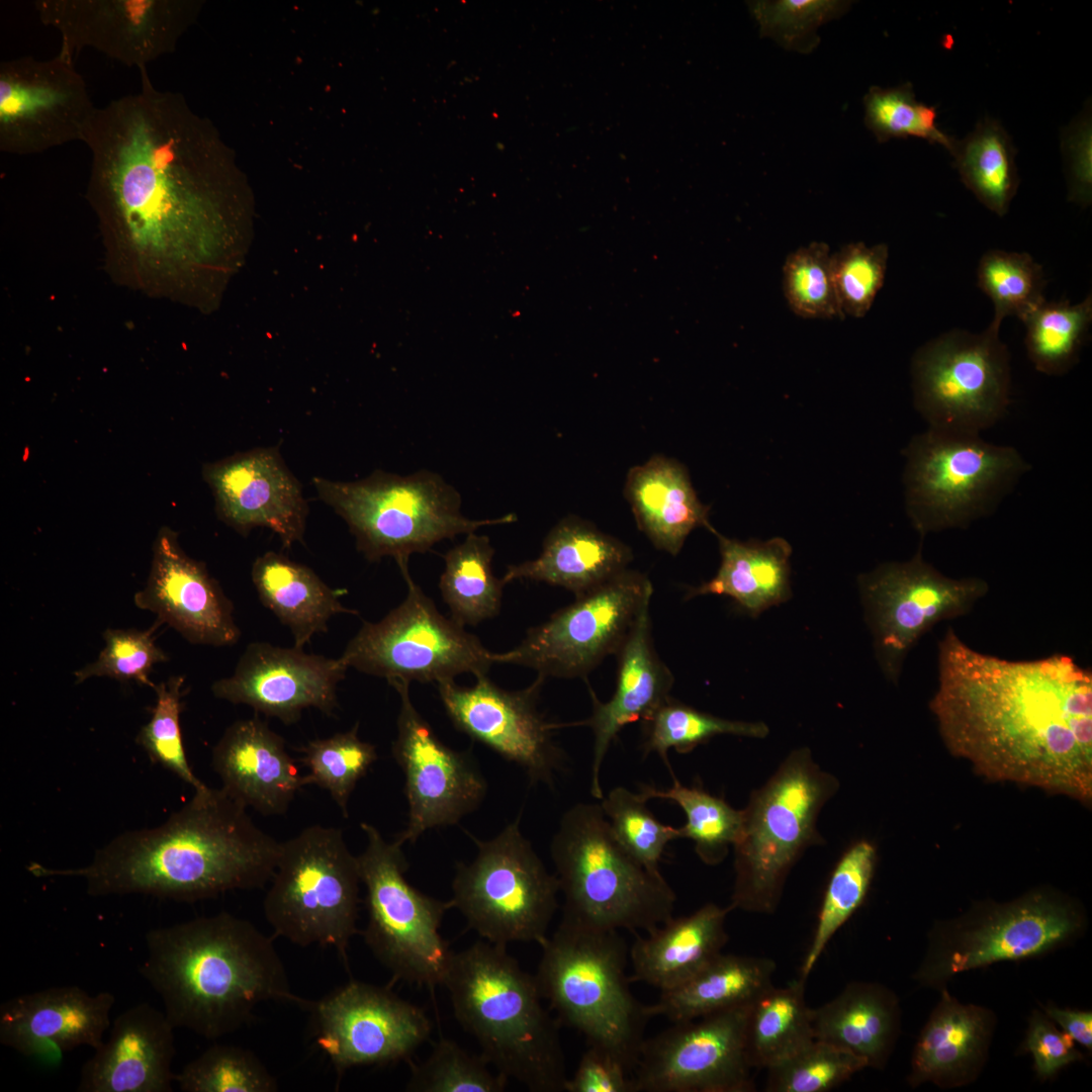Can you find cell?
I'll return each instance as SVG.
<instances>
[{
	"mask_svg": "<svg viewBox=\"0 0 1092 1092\" xmlns=\"http://www.w3.org/2000/svg\"><path fill=\"white\" fill-rule=\"evenodd\" d=\"M977 282L994 304L990 325L999 330L1006 316L1023 321L1045 300L1043 271L1026 253L988 251L979 262Z\"/></svg>",
	"mask_w": 1092,
	"mask_h": 1092,
	"instance_id": "48",
	"label": "cell"
},
{
	"mask_svg": "<svg viewBox=\"0 0 1092 1092\" xmlns=\"http://www.w3.org/2000/svg\"><path fill=\"white\" fill-rule=\"evenodd\" d=\"M954 158L965 186L987 208L1003 216L1016 194V149L1002 124L991 117L981 119L966 138L956 141Z\"/></svg>",
	"mask_w": 1092,
	"mask_h": 1092,
	"instance_id": "41",
	"label": "cell"
},
{
	"mask_svg": "<svg viewBox=\"0 0 1092 1092\" xmlns=\"http://www.w3.org/2000/svg\"><path fill=\"white\" fill-rule=\"evenodd\" d=\"M360 827L367 839L357 856L366 889L365 943L394 980L443 985L454 953L440 933L450 901L428 896L406 881L408 863L400 842L386 841L370 823Z\"/></svg>",
	"mask_w": 1092,
	"mask_h": 1092,
	"instance_id": "12",
	"label": "cell"
},
{
	"mask_svg": "<svg viewBox=\"0 0 1092 1092\" xmlns=\"http://www.w3.org/2000/svg\"><path fill=\"white\" fill-rule=\"evenodd\" d=\"M1083 928L1082 915L1069 903L1033 892L934 926L913 978L924 987L941 990L964 972L1056 950L1072 942Z\"/></svg>",
	"mask_w": 1092,
	"mask_h": 1092,
	"instance_id": "14",
	"label": "cell"
},
{
	"mask_svg": "<svg viewBox=\"0 0 1092 1092\" xmlns=\"http://www.w3.org/2000/svg\"><path fill=\"white\" fill-rule=\"evenodd\" d=\"M762 36L792 51L809 53L819 43L816 29L838 17L850 2L835 0H777L749 2Z\"/></svg>",
	"mask_w": 1092,
	"mask_h": 1092,
	"instance_id": "57",
	"label": "cell"
},
{
	"mask_svg": "<svg viewBox=\"0 0 1092 1092\" xmlns=\"http://www.w3.org/2000/svg\"><path fill=\"white\" fill-rule=\"evenodd\" d=\"M814 1038L863 1059L868 1068L883 1069L900 1033L901 1011L896 995L883 985L851 982L833 999L812 1008Z\"/></svg>",
	"mask_w": 1092,
	"mask_h": 1092,
	"instance_id": "36",
	"label": "cell"
},
{
	"mask_svg": "<svg viewBox=\"0 0 1092 1092\" xmlns=\"http://www.w3.org/2000/svg\"><path fill=\"white\" fill-rule=\"evenodd\" d=\"M183 1092H275V1077L255 1054L238 1045L216 1043L175 1074Z\"/></svg>",
	"mask_w": 1092,
	"mask_h": 1092,
	"instance_id": "49",
	"label": "cell"
},
{
	"mask_svg": "<svg viewBox=\"0 0 1092 1092\" xmlns=\"http://www.w3.org/2000/svg\"><path fill=\"white\" fill-rule=\"evenodd\" d=\"M672 779V786L666 790L643 786L639 794L646 801L663 799L676 803L686 814V824L678 828L680 838L694 841L696 853L706 864L720 863L740 836L742 810L732 808L723 798L701 787H687L674 776Z\"/></svg>",
	"mask_w": 1092,
	"mask_h": 1092,
	"instance_id": "44",
	"label": "cell"
},
{
	"mask_svg": "<svg viewBox=\"0 0 1092 1092\" xmlns=\"http://www.w3.org/2000/svg\"><path fill=\"white\" fill-rule=\"evenodd\" d=\"M877 860L869 841H857L844 851L829 878L816 928L801 967L806 980L835 933L860 907L869 892Z\"/></svg>",
	"mask_w": 1092,
	"mask_h": 1092,
	"instance_id": "45",
	"label": "cell"
},
{
	"mask_svg": "<svg viewBox=\"0 0 1092 1092\" xmlns=\"http://www.w3.org/2000/svg\"><path fill=\"white\" fill-rule=\"evenodd\" d=\"M630 548L574 516L563 518L547 534L540 555L509 565L505 584L528 579L561 586L581 596L627 569Z\"/></svg>",
	"mask_w": 1092,
	"mask_h": 1092,
	"instance_id": "33",
	"label": "cell"
},
{
	"mask_svg": "<svg viewBox=\"0 0 1092 1092\" xmlns=\"http://www.w3.org/2000/svg\"><path fill=\"white\" fill-rule=\"evenodd\" d=\"M544 677L528 688L507 691L476 677L471 687L454 680L437 684L444 709L454 726L500 756L520 765L531 784L553 785L565 754L552 738L557 724L547 722L537 708Z\"/></svg>",
	"mask_w": 1092,
	"mask_h": 1092,
	"instance_id": "23",
	"label": "cell"
},
{
	"mask_svg": "<svg viewBox=\"0 0 1092 1092\" xmlns=\"http://www.w3.org/2000/svg\"><path fill=\"white\" fill-rule=\"evenodd\" d=\"M493 554L489 538L472 532L444 555L439 588L450 617L462 626L499 613L505 583L492 571Z\"/></svg>",
	"mask_w": 1092,
	"mask_h": 1092,
	"instance_id": "42",
	"label": "cell"
},
{
	"mask_svg": "<svg viewBox=\"0 0 1092 1092\" xmlns=\"http://www.w3.org/2000/svg\"><path fill=\"white\" fill-rule=\"evenodd\" d=\"M995 1026L991 1009L963 1004L942 988L914 1045L909 1085L932 1083L952 1089L976 1081L988 1059Z\"/></svg>",
	"mask_w": 1092,
	"mask_h": 1092,
	"instance_id": "32",
	"label": "cell"
},
{
	"mask_svg": "<svg viewBox=\"0 0 1092 1092\" xmlns=\"http://www.w3.org/2000/svg\"><path fill=\"white\" fill-rule=\"evenodd\" d=\"M481 1056H475L455 1041L441 1038L430 1056L413 1065L405 1085L410 1092H502L508 1078L492 1073Z\"/></svg>",
	"mask_w": 1092,
	"mask_h": 1092,
	"instance_id": "52",
	"label": "cell"
},
{
	"mask_svg": "<svg viewBox=\"0 0 1092 1092\" xmlns=\"http://www.w3.org/2000/svg\"><path fill=\"white\" fill-rule=\"evenodd\" d=\"M184 682L182 675H173L155 685L156 703L151 710L152 716L139 731L136 742L154 762L160 763L197 791L205 785L188 763L180 727Z\"/></svg>",
	"mask_w": 1092,
	"mask_h": 1092,
	"instance_id": "55",
	"label": "cell"
},
{
	"mask_svg": "<svg viewBox=\"0 0 1092 1092\" xmlns=\"http://www.w3.org/2000/svg\"><path fill=\"white\" fill-rule=\"evenodd\" d=\"M222 788L262 815L287 812L304 779L283 738L257 717L233 723L212 750Z\"/></svg>",
	"mask_w": 1092,
	"mask_h": 1092,
	"instance_id": "31",
	"label": "cell"
},
{
	"mask_svg": "<svg viewBox=\"0 0 1092 1092\" xmlns=\"http://www.w3.org/2000/svg\"><path fill=\"white\" fill-rule=\"evenodd\" d=\"M535 975L540 993L563 1023L589 1045L612 1052L632 1070L650 1019L630 990L629 948L617 930L562 919L542 943Z\"/></svg>",
	"mask_w": 1092,
	"mask_h": 1092,
	"instance_id": "7",
	"label": "cell"
},
{
	"mask_svg": "<svg viewBox=\"0 0 1092 1092\" xmlns=\"http://www.w3.org/2000/svg\"><path fill=\"white\" fill-rule=\"evenodd\" d=\"M1043 1013L1068 1033L1075 1042L1092 1050V1012L1042 1006Z\"/></svg>",
	"mask_w": 1092,
	"mask_h": 1092,
	"instance_id": "62",
	"label": "cell"
},
{
	"mask_svg": "<svg viewBox=\"0 0 1092 1092\" xmlns=\"http://www.w3.org/2000/svg\"><path fill=\"white\" fill-rule=\"evenodd\" d=\"M731 910L730 905L707 903L690 915L671 917L645 935L635 933L629 948L630 983H643L661 992L688 980L722 952Z\"/></svg>",
	"mask_w": 1092,
	"mask_h": 1092,
	"instance_id": "34",
	"label": "cell"
},
{
	"mask_svg": "<svg viewBox=\"0 0 1092 1092\" xmlns=\"http://www.w3.org/2000/svg\"><path fill=\"white\" fill-rule=\"evenodd\" d=\"M624 491L638 528L659 550L676 555L696 528L715 530L687 469L673 459L655 455L631 468Z\"/></svg>",
	"mask_w": 1092,
	"mask_h": 1092,
	"instance_id": "35",
	"label": "cell"
},
{
	"mask_svg": "<svg viewBox=\"0 0 1092 1092\" xmlns=\"http://www.w3.org/2000/svg\"><path fill=\"white\" fill-rule=\"evenodd\" d=\"M930 702L949 750L992 780L1092 795V673L1071 656L1009 660L949 627Z\"/></svg>",
	"mask_w": 1092,
	"mask_h": 1092,
	"instance_id": "1",
	"label": "cell"
},
{
	"mask_svg": "<svg viewBox=\"0 0 1092 1092\" xmlns=\"http://www.w3.org/2000/svg\"><path fill=\"white\" fill-rule=\"evenodd\" d=\"M617 655L618 674L612 698L602 702L590 691V717L570 724L588 726L594 733L590 794L598 800L604 797L601 767L619 732L630 723L649 718L670 697L673 676L654 648L649 605L640 612Z\"/></svg>",
	"mask_w": 1092,
	"mask_h": 1092,
	"instance_id": "30",
	"label": "cell"
},
{
	"mask_svg": "<svg viewBox=\"0 0 1092 1092\" xmlns=\"http://www.w3.org/2000/svg\"><path fill=\"white\" fill-rule=\"evenodd\" d=\"M305 1009L318 1048L339 1073L405 1060L432 1031L423 1009L387 987L356 980Z\"/></svg>",
	"mask_w": 1092,
	"mask_h": 1092,
	"instance_id": "21",
	"label": "cell"
},
{
	"mask_svg": "<svg viewBox=\"0 0 1092 1092\" xmlns=\"http://www.w3.org/2000/svg\"><path fill=\"white\" fill-rule=\"evenodd\" d=\"M914 404L927 428L981 435L1010 404L1011 370L999 329L951 331L917 350L911 365Z\"/></svg>",
	"mask_w": 1092,
	"mask_h": 1092,
	"instance_id": "16",
	"label": "cell"
},
{
	"mask_svg": "<svg viewBox=\"0 0 1092 1092\" xmlns=\"http://www.w3.org/2000/svg\"><path fill=\"white\" fill-rule=\"evenodd\" d=\"M247 806L205 786L159 827L128 831L77 869L31 862L35 877H78L91 896L146 894L193 902L270 882L282 842L260 829Z\"/></svg>",
	"mask_w": 1092,
	"mask_h": 1092,
	"instance_id": "3",
	"label": "cell"
},
{
	"mask_svg": "<svg viewBox=\"0 0 1092 1092\" xmlns=\"http://www.w3.org/2000/svg\"><path fill=\"white\" fill-rule=\"evenodd\" d=\"M141 976L175 1027L206 1039L235 1032L262 1003L306 1008L292 993L271 937L228 912L149 930Z\"/></svg>",
	"mask_w": 1092,
	"mask_h": 1092,
	"instance_id": "4",
	"label": "cell"
},
{
	"mask_svg": "<svg viewBox=\"0 0 1092 1092\" xmlns=\"http://www.w3.org/2000/svg\"><path fill=\"white\" fill-rule=\"evenodd\" d=\"M652 593L647 576L627 568L528 630L515 648L492 653V660L532 668L544 678L585 677L617 654Z\"/></svg>",
	"mask_w": 1092,
	"mask_h": 1092,
	"instance_id": "17",
	"label": "cell"
},
{
	"mask_svg": "<svg viewBox=\"0 0 1092 1092\" xmlns=\"http://www.w3.org/2000/svg\"><path fill=\"white\" fill-rule=\"evenodd\" d=\"M550 854L563 895L562 919L646 933L673 917L674 891L660 872L622 846L600 803H578L563 814Z\"/></svg>",
	"mask_w": 1092,
	"mask_h": 1092,
	"instance_id": "6",
	"label": "cell"
},
{
	"mask_svg": "<svg viewBox=\"0 0 1092 1092\" xmlns=\"http://www.w3.org/2000/svg\"><path fill=\"white\" fill-rule=\"evenodd\" d=\"M73 59L24 57L0 64V151L32 155L83 142L95 111Z\"/></svg>",
	"mask_w": 1092,
	"mask_h": 1092,
	"instance_id": "22",
	"label": "cell"
},
{
	"mask_svg": "<svg viewBox=\"0 0 1092 1092\" xmlns=\"http://www.w3.org/2000/svg\"><path fill=\"white\" fill-rule=\"evenodd\" d=\"M644 754L657 753L670 769L668 750L688 753L715 736L730 734L764 738L768 726L763 722L734 721L701 712L669 697L653 714L642 721Z\"/></svg>",
	"mask_w": 1092,
	"mask_h": 1092,
	"instance_id": "46",
	"label": "cell"
},
{
	"mask_svg": "<svg viewBox=\"0 0 1092 1092\" xmlns=\"http://www.w3.org/2000/svg\"><path fill=\"white\" fill-rule=\"evenodd\" d=\"M719 542L721 563L716 575L698 587L689 589L687 599L703 595L731 598L751 617L787 602L790 586L788 541L776 537L767 541L742 542L712 532Z\"/></svg>",
	"mask_w": 1092,
	"mask_h": 1092,
	"instance_id": "38",
	"label": "cell"
},
{
	"mask_svg": "<svg viewBox=\"0 0 1092 1092\" xmlns=\"http://www.w3.org/2000/svg\"><path fill=\"white\" fill-rule=\"evenodd\" d=\"M40 21L62 36L73 59L92 48L128 67L147 66L172 50L184 10L171 0H36Z\"/></svg>",
	"mask_w": 1092,
	"mask_h": 1092,
	"instance_id": "24",
	"label": "cell"
},
{
	"mask_svg": "<svg viewBox=\"0 0 1092 1092\" xmlns=\"http://www.w3.org/2000/svg\"><path fill=\"white\" fill-rule=\"evenodd\" d=\"M864 123L879 143L908 136L943 146L949 154L956 139L936 123V109L919 102L911 83L897 87L872 86L863 97Z\"/></svg>",
	"mask_w": 1092,
	"mask_h": 1092,
	"instance_id": "50",
	"label": "cell"
},
{
	"mask_svg": "<svg viewBox=\"0 0 1092 1092\" xmlns=\"http://www.w3.org/2000/svg\"><path fill=\"white\" fill-rule=\"evenodd\" d=\"M889 258L886 244L850 243L831 255V272L840 309L845 315L862 317L882 288Z\"/></svg>",
	"mask_w": 1092,
	"mask_h": 1092,
	"instance_id": "58",
	"label": "cell"
},
{
	"mask_svg": "<svg viewBox=\"0 0 1092 1092\" xmlns=\"http://www.w3.org/2000/svg\"><path fill=\"white\" fill-rule=\"evenodd\" d=\"M751 1003L672 1022L645 1038L632 1072V1092L755 1090L746 1051Z\"/></svg>",
	"mask_w": 1092,
	"mask_h": 1092,
	"instance_id": "19",
	"label": "cell"
},
{
	"mask_svg": "<svg viewBox=\"0 0 1092 1092\" xmlns=\"http://www.w3.org/2000/svg\"><path fill=\"white\" fill-rule=\"evenodd\" d=\"M389 684L400 699L392 755L404 776L408 805L406 828L395 837L403 845L426 830L457 824L479 807L487 784L473 757L443 743L418 712L411 682Z\"/></svg>",
	"mask_w": 1092,
	"mask_h": 1092,
	"instance_id": "20",
	"label": "cell"
},
{
	"mask_svg": "<svg viewBox=\"0 0 1092 1092\" xmlns=\"http://www.w3.org/2000/svg\"><path fill=\"white\" fill-rule=\"evenodd\" d=\"M405 599L378 622H365L340 656L360 672L393 680L442 682L462 673L486 675L492 653L401 572Z\"/></svg>",
	"mask_w": 1092,
	"mask_h": 1092,
	"instance_id": "15",
	"label": "cell"
},
{
	"mask_svg": "<svg viewBox=\"0 0 1092 1092\" xmlns=\"http://www.w3.org/2000/svg\"><path fill=\"white\" fill-rule=\"evenodd\" d=\"M218 517L239 534L263 527L284 547L303 542L308 506L278 447H260L204 467Z\"/></svg>",
	"mask_w": 1092,
	"mask_h": 1092,
	"instance_id": "26",
	"label": "cell"
},
{
	"mask_svg": "<svg viewBox=\"0 0 1092 1092\" xmlns=\"http://www.w3.org/2000/svg\"><path fill=\"white\" fill-rule=\"evenodd\" d=\"M270 882L263 912L274 933L300 946H332L347 963L361 878L343 831L312 825L282 842Z\"/></svg>",
	"mask_w": 1092,
	"mask_h": 1092,
	"instance_id": "11",
	"label": "cell"
},
{
	"mask_svg": "<svg viewBox=\"0 0 1092 1092\" xmlns=\"http://www.w3.org/2000/svg\"><path fill=\"white\" fill-rule=\"evenodd\" d=\"M1092 322V296L1081 302L1043 301L1022 321L1025 347L1034 368L1063 375L1076 364Z\"/></svg>",
	"mask_w": 1092,
	"mask_h": 1092,
	"instance_id": "43",
	"label": "cell"
},
{
	"mask_svg": "<svg viewBox=\"0 0 1092 1092\" xmlns=\"http://www.w3.org/2000/svg\"><path fill=\"white\" fill-rule=\"evenodd\" d=\"M251 576L260 601L289 628L295 647L303 648L315 634L327 632L334 616L358 614L342 604V590L282 554L268 551L257 557Z\"/></svg>",
	"mask_w": 1092,
	"mask_h": 1092,
	"instance_id": "37",
	"label": "cell"
},
{
	"mask_svg": "<svg viewBox=\"0 0 1092 1092\" xmlns=\"http://www.w3.org/2000/svg\"><path fill=\"white\" fill-rule=\"evenodd\" d=\"M133 602L190 643L222 647L240 639L231 600L205 565L188 556L177 533L167 527L157 535L147 583L134 594Z\"/></svg>",
	"mask_w": 1092,
	"mask_h": 1092,
	"instance_id": "27",
	"label": "cell"
},
{
	"mask_svg": "<svg viewBox=\"0 0 1092 1092\" xmlns=\"http://www.w3.org/2000/svg\"><path fill=\"white\" fill-rule=\"evenodd\" d=\"M318 497L348 525L356 547L369 561L392 557L401 572L414 553L445 539L486 526L513 522L514 515L474 520L461 513V495L440 474L421 469L398 475L380 469L356 481L313 477Z\"/></svg>",
	"mask_w": 1092,
	"mask_h": 1092,
	"instance_id": "8",
	"label": "cell"
},
{
	"mask_svg": "<svg viewBox=\"0 0 1092 1092\" xmlns=\"http://www.w3.org/2000/svg\"><path fill=\"white\" fill-rule=\"evenodd\" d=\"M838 787L837 779L801 747L752 792L733 845L732 910L770 914L777 909L795 862L809 846L823 843L817 818Z\"/></svg>",
	"mask_w": 1092,
	"mask_h": 1092,
	"instance_id": "9",
	"label": "cell"
},
{
	"mask_svg": "<svg viewBox=\"0 0 1092 1092\" xmlns=\"http://www.w3.org/2000/svg\"><path fill=\"white\" fill-rule=\"evenodd\" d=\"M868 1068L867 1062L828 1042L813 1039L765 1069L767 1092H827Z\"/></svg>",
	"mask_w": 1092,
	"mask_h": 1092,
	"instance_id": "51",
	"label": "cell"
},
{
	"mask_svg": "<svg viewBox=\"0 0 1092 1092\" xmlns=\"http://www.w3.org/2000/svg\"><path fill=\"white\" fill-rule=\"evenodd\" d=\"M115 997L77 986L15 996L0 1006V1042L26 1057L52 1059L81 1045L99 1048L109 1029Z\"/></svg>",
	"mask_w": 1092,
	"mask_h": 1092,
	"instance_id": "28",
	"label": "cell"
},
{
	"mask_svg": "<svg viewBox=\"0 0 1092 1092\" xmlns=\"http://www.w3.org/2000/svg\"><path fill=\"white\" fill-rule=\"evenodd\" d=\"M175 1026L141 1003L121 1012L109 1035L82 1066L79 1092H170L175 1074Z\"/></svg>",
	"mask_w": 1092,
	"mask_h": 1092,
	"instance_id": "29",
	"label": "cell"
},
{
	"mask_svg": "<svg viewBox=\"0 0 1092 1092\" xmlns=\"http://www.w3.org/2000/svg\"><path fill=\"white\" fill-rule=\"evenodd\" d=\"M95 109L83 136L90 195L108 228L156 259L205 242L209 209L194 186L196 130L180 100L153 85ZM200 136V135H199Z\"/></svg>",
	"mask_w": 1092,
	"mask_h": 1092,
	"instance_id": "2",
	"label": "cell"
},
{
	"mask_svg": "<svg viewBox=\"0 0 1092 1092\" xmlns=\"http://www.w3.org/2000/svg\"><path fill=\"white\" fill-rule=\"evenodd\" d=\"M1069 179V198L1083 206L1092 198V124L1090 110H1084L1062 134Z\"/></svg>",
	"mask_w": 1092,
	"mask_h": 1092,
	"instance_id": "61",
	"label": "cell"
},
{
	"mask_svg": "<svg viewBox=\"0 0 1092 1092\" xmlns=\"http://www.w3.org/2000/svg\"><path fill=\"white\" fill-rule=\"evenodd\" d=\"M632 1068L610 1051L589 1045L581 1055L575 1072L565 1083V1092H632Z\"/></svg>",
	"mask_w": 1092,
	"mask_h": 1092,
	"instance_id": "60",
	"label": "cell"
},
{
	"mask_svg": "<svg viewBox=\"0 0 1092 1092\" xmlns=\"http://www.w3.org/2000/svg\"><path fill=\"white\" fill-rule=\"evenodd\" d=\"M776 968L767 958L721 952L685 982L661 991L646 1012L678 1022L751 1003L774 985Z\"/></svg>",
	"mask_w": 1092,
	"mask_h": 1092,
	"instance_id": "39",
	"label": "cell"
},
{
	"mask_svg": "<svg viewBox=\"0 0 1092 1092\" xmlns=\"http://www.w3.org/2000/svg\"><path fill=\"white\" fill-rule=\"evenodd\" d=\"M159 625L156 622L148 630L107 628L102 634L104 648L93 662L74 672L76 684L91 677L107 676L154 689L150 673L157 663L169 659L168 654L156 644L154 632Z\"/></svg>",
	"mask_w": 1092,
	"mask_h": 1092,
	"instance_id": "56",
	"label": "cell"
},
{
	"mask_svg": "<svg viewBox=\"0 0 1092 1092\" xmlns=\"http://www.w3.org/2000/svg\"><path fill=\"white\" fill-rule=\"evenodd\" d=\"M904 455L906 511L921 539L991 515L1030 470L1012 446L931 428L915 435Z\"/></svg>",
	"mask_w": 1092,
	"mask_h": 1092,
	"instance_id": "10",
	"label": "cell"
},
{
	"mask_svg": "<svg viewBox=\"0 0 1092 1092\" xmlns=\"http://www.w3.org/2000/svg\"><path fill=\"white\" fill-rule=\"evenodd\" d=\"M830 248L813 242L788 255L783 291L791 310L805 318H844L831 272Z\"/></svg>",
	"mask_w": 1092,
	"mask_h": 1092,
	"instance_id": "53",
	"label": "cell"
},
{
	"mask_svg": "<svg viewBox=\"0 0 1092 1092\" xmlns=\"http://www.w3.org/2000/svg\"><path fill=\"white\" fill-rule=\"evenodd\" d=\"M443 986L459 1024L496 1072L532 1092L564 1091L559 1021L507 946L483 940L454 951Z\"/></svg>",
	"mask_w": 1092,
	"mask_h": 1092,
	"instance_id": "5",
	"label": "cell"
},
{
	"mask_svg": "<svg viewBox=\"0 0 1092 1092\" xmlns=\"http://www.w3.org/2000/svg\"><path fill=\"white\" fill-rule=\"evenodd\" d=\"M805 981L800 978L779 988L772 985L751 1003L746 1051L753 1069H767L815 1039Z\"/></svg>",
	"mask_w": 1092,
	"mask_h": 1092,
	"instance_id": "40",
	"label": "cell"
},
{
	"mask_svg": "<svg viewBox=\"0 0 1092 1092\" xmlns=\"http://www.w3.org/2000/svg\"><path fill=\"white\" fill-rule=\"evenodd\" d=\"M348 668L341 657L254 642L243 652L234 673L215 680L211 692L217 699L250 706L291 724L309 708L332 715L338 706V686Z\"/></svg>",
	"mask_w": 1092,
	"mask_h": 1092,
	"instance_id": "25",
	"label": "cell"
},
{
	"mask_svg": "<svg viewBox=\"0 0 1092 1092\" xmlns=\"http://www.w3.org/2000/svg\"><path fill=\"white\" fill-rule=\"evenodd\" d=\"M1022 1049L1031 1054L1034 1070L1041 1080L1083 1059L1074 1039L1058 1029L1055 1022L1039 1010H1033L1029 1017Z\"/></svg>",
	"mask_w": 1092,
	"mask_h": 1092,
	"instance_id": "59",
	"label": "cell"
},
{
	"mask_svg": "<svg viewBox=\"0 0 1092 1092\" xmlns=\"http://www.w3.org/2000/svg\"><path fill=\"white\" fill-rule=\"evenodd\" d=\"M646 800L624 787H616L601 800L611 829L622 846L653 872L668 842L680 838L678 828L660 822L647 808Z\"/></svg>",
	"mask_w": 1092,
	"mask_h": 1092,
	"instance_id": "54",
	"label": "cell"
},
{
	"mask_svg": "<svg viewBox=\"0 0 1092 1092\" xmlns=\"http://www.w3.org/2000/svg\"><path fill=\"white\" fill-rule=\"evenodd\" d=\"M521 814L489 840L469 834L475 858L458 862L452 908L484 940L542 943L558 908L556 875L550 874L520 829Z\"/></svg>",
	"mask_w": 1092,
	"mask_h": 1092,
	"instance_id": "13",
	"label": "cell"
},
{
	"mask_svg": "<svg viewBox=\"0 0 1092 1092\" xmlns=\"http://www.w3.org/2000/svg\"><path fill=\"white\" fill-rule=\"evenodd\" d=\"M921 546L908 561L888 562L858 577L878 663L897 681L918 640L940 621L965 616L989 592L980 577L952 578L924 560Z\"/></svg>",
	"mask_w": 1092,
	"mask_h": 1092,
	"instance_id": "18",
	"label": "cell"
},
{
	"mask_svg": "<svg viewBox=\"0 0 1092 1092\" xmlns=\"http://www.w3.org/2000/svg\"><path fill=\"white\" fill-rule=\"evenodd\" d=\"M298 750L299 760L308 769L304 785L329 792L347 818L351 794L378 757L375 746L360 739L356 724L346 732L311 740Z\"/></svg>",
	"mask_w": 1092,
	"mask_h": 1092,
	"instance_id": "47",
	"label": "cell"
}]
</instances>
